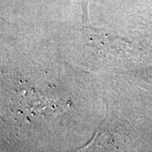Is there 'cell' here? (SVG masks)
Wrapping results in <instances>:
<instances>
[{
  "label": "cell",
  "mask_w": 152,
  "mask_h": 152,
  "mask_svg": "<svg viewBox=\"0 0 152 152\" xmlns=\"http://www.w3.org/2000/svg\"><path fill=\"white\" fill-rule=\"evenodd\" d=\"M84 1H86V0H84Z\"/></svg>",
  "instance_id": "obj_1"
}]
</instances>
